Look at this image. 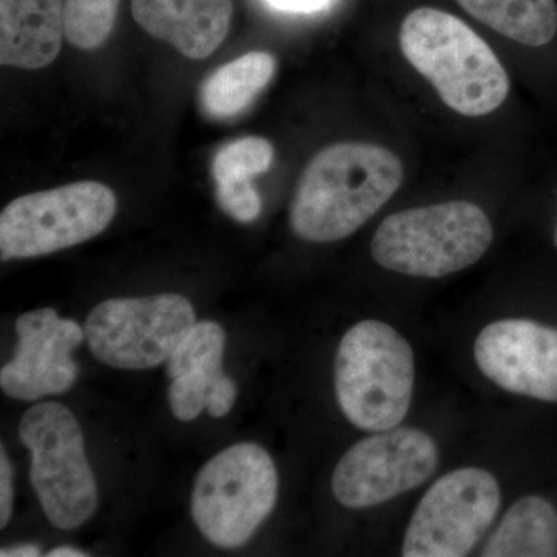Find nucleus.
Masks as SVG:
<instances>
[{
  "instance_id": "nucleus-1",
  "label": "nucleus",
  "mask_w": 557,
  "mask_h": 557,
  "mask_svg": "<svg viewBox=\"0 0 557 557\" xmlns=\"http://www.w3.org/2000/svg\"><path fill=\"white\" fill-rule=\"evenodd\" d=\"M401 182V161L383 146H327L302 172L289 225L300 239L314 244L346 239L394 197Z\"/></svg>"
},
{
  "instance_id": "nucleus-2",
  "label": "nucleus",
  "mask_w": 557,
  "mask_h": 557,
  "mask_svg": "<svg viewBox=\"0 0 557 557\" xmlns=\"http://www.w3.org/2000/svg\"><path fill=\"white\" fill-rule=\"evenodd\" d=\"M399 47L460 115H487L507 100V70L485 40L454 14L431 7L410 11L399 30Z\"/></svg>"
},
{
  "instance_id": "nucleus-3",
  "label": "nucleus",
  "mask_w": 557,
  "mask_h": 557,
  "mask_svg": "<svg viewBox=\"0 0 557 557\" xmlns=\"http://www.w3.org/2000/svg\"><path fill=\"white\" fill-rule=\"evenodd\" d=\"M416 383V358L401 335L369 319L354 325L338 347L335 388L344 416L361 431L383 432L408 416Z\"/></svg>"
},
{
  "instance_id": "nucleus-4",
  "label": "nucleus",
  "mask_w": 557,
  "mask_h": 557,
  "mask_svg": "<svg viewBox=\"0 0 557 557\" xmlns=\"http://www.w3.org/2000/svg\"><path fill=\"white\" fill-rule=\"evenodd\" d=\"M493 226L482 208L448 201L388 215L370 252L380 267L413 277L437 278L469 269L493 244Z\"/></svg>"
},
{
  "instance_id": "nucleus-5",
  "label": "nucleus",
  "mask_w": 557,
  "mask_h": 557,
  "mask_svg": "<svg viewBox=\"0 0 557 557\" xmlns=\"http://www.w3.org/2000/svg\"><path fill=\"white\" fill-rule=\"evenodd\" d=\"M277 490V471L270 454L256 443H237L200 469L190 512L212 545L239 548L273 511Z\"/></svg>"
},
{
  "instance_id": "nucleus-6",
  "label": "nucleus",
  "mask_w": 557,
  "mask_h": 557,
  "mask_svg": "<svg viewBox=\"0 0 557 557\" xmlns=\"http://www.w3.org/2000/svg\"><path fill=\"white\" fill-rule=\"evenodd\" d=\"M20 438L30 450V482L51 525L73 530L86 523L97 511L98 487L72 410L54 401L32 406Z\"/></svg>"
},
{
  "instance_id": "nucleus-7",
  "label": "nucleus",
  "mask_w": 557,
  "mask_h": 557,
  "mask_svg": "<svg viewBox=\"0 0 557 557\" xmlns=\"http://www.w3.org/2000/svg\"><path fill=\"white\" fill-rule=\"evenodd\" d=\"M116 214V197L98 182L27 194L0 214V258L30 259L100 236Z\"/></svg>"
},
{
  "instance_id": "nucleus-8",
  "label": "nucleus",
  "mask_w": 557,
  "mask_h": 557,
  "mask_svg": "<svg viewBox=\"0 0 557 557\" xmlns=\"http://www.w3.org/2000/svg\"><path fill=\"white\" fill-rule=\"evenodd\" d=\"M197 324L185 296L109 299L90 311L84 325L94 357L113 369L145 370L168 362Z\"/></svg>"
},
{
  "instance_id": "nucleus-9",
  "label": "nucleus",
  "mask_w": 557,
  "mask_h": 557,
  "mask_svg": "<svg viewBox=\"0 0 557 557\" xmlns=\"http://www.w3.org/2000/svg\"><path fill=\"white\" fill-rule=\"evenodd\" d=\"M500 502V486L485 469L461 468L443 475L418 504L403 556H468L496 519Z\"/></svg>"
},
{
  "instance_id": "nucleus-10",
  "label": "nucleus",
  "mask_w": 557,
  "mask_h": 557,
  "mask_svg": "<svg viewBox=\"0 0 557 557\" xmlns=\"http://www.w3.org/2000/svg\"><path fill=\"white\" fill-rule=\"evenodd\" d=\"M438 467V448L420 429L394 428L358 442L336 465L332 490L343 507L364 509L409 493Z\"/></svg>"
},
{
  "instance_id": "nucleus-11",
  "label": "nucleus",
  "mask_w": 557,
  "mask_h": 557,
  "mask_svg": "<svg viewBox=\"0 0 557 557\" xmlns=\"http://www.w3.org/2000/svg\"><path fill=\"white\" fill-rule=\"evenodd\" d=\"M16 333L14 357L0 370L3 394L38 401L70 391L78 379L72 354L86 339L84 329L53 309H40L17 318Z\"/></svg>"
},
{
  "instance_id": "nucleus-12",
  "label": "nucleus",
  "mask_w": 557,
  "mask_h": 557,
  "mask_svg": "<svg viewBox=\"0 0 557 557\" xmlns=\"http://www.w3.org/2000/svg\"><path fill=\"white\" fill-rule=\"evenodd\" d=\"M480 372L511 394L557 403V329L528 319H502L480 332Z\"/></svg>"
},
{
  "instance_id": "nucleus-13",
  "label": "nucleus",
  "mask_w": 557,
  "mask_h": 557,
  "mask_svg": "<svg viewBox=\"0 0 557 557\" xmlns=\"http://www.w3.org/2000/svg\"><path fill=\"white\" fill-rule=\"evenodd\" d=\"M132 14L153 38L190 60H205L228 36L231 0H132Z\"/></svg>"
},
{
  "instance_id": "nucleus-14",
  "label": "nucleus",
  "mask_w": 557,
  "mask_h": 557,
  "mask_svg": "<svg viewBox=\"0 0 557 557\" xmlns=\"http://www.w3.org/2000/svg\"><path fill=\"white\" fill-rule=\"evenodd\" d=\"M226 335L214 321L197 322L168 359L172 380L168 398L172 413L180 421H193L207 409V398L223 373Z\"/></svg>"
},
{
  "instance_id": "nucleus-15",
  "label": "nucleus",
  "mask_w": 557,
  "mask_h": 557,
  "mask_svg": "<svg viewBox=\"0 0 557 557\" xmlns=\"http://www.w3.org/2000/svg\"><path fill=\"white\" fill-rule=\"evenodd\" d=\"M64 38V0H0L2 65L47 67L60 54Z\"/></svg>"
},
{
  "instance_id": "nucleus-16",
  "label": "nucleus",
  "mask_w": 557,
  "mask_h": 557,
  "mask_svg": "<svg viewBox=\"0 0 557 557\" xmlns=\"http://www.w3.org/2000/svg\"><path fill=\"white\" fill-rule=\"evenodd\" d=\"M482 556L556 557V508L544 497L520 498L486 542Z\"/></svg>"
},
{
  "instance_id": "nucleus-17",
  "label": "nucleus",
  "mask_w": 557,
  "mask_h": 557,
  "mask_svg": "<svg viewBox=\"0 0 557 557\" xmlns=\"http://www.w3.org/2000/svg\"><path fill=\"white\" fill-rule=\"evenodd\" d=\"M274 70L276 60L265 51H251L215 70L201 87L205 112L218 120L237 115L269 86Z\"/></svg>"
},
{
  "instance_id": "nucleus-18",
  "label": "nucleus",
  "mask_w": 557,
  "mask_h": 557,
  "mask_svg": "<svg viewBox=\"0 0 557 557\" xmlns=\"http://www.w3.org/2000/svg\"><path fill=\"white\" fill-rule=\"evenodd\" d=\"M461 9L505 38L541 47L555 38V0H457Z\"/></svg>"
},
{
  "instance_id": "nucleus-19",
  "label": "nucleus",
  "mask_w": 557,
  "mask_h": 557,
  "mask_svg": "<svg viewBox=\"0 0 557 557\" xmlns=\"http://www.w3.org/2000/svg\"><path fill=\"white\" fill-rule=\"evenodd\" d=\"M121 0H64L65 39L81 50H95L115 27Z\"/></svg>"
},
{
  "instance_id": "nucleus-20",
  "label": "nucleus",
  "mask_w": 557,
  "mask_h": 557,
  "mask_svg": "<svg viewBox=\"0 0 557 557\" xmlns=\"http://www.w3.org/2000/svg\"><path fill=\"white\" fill-rule=\"evenodd\" d=\"M274 150L269 139L245 137L230 143L215 153L212 175L218 183L252 180L270 170Z\"/></svg>"
},
{
  "instance_id": "nucleus-21",
  "label": "nucleus",
  "mask_w": 557,
  "mask_h": 557,
  "mask_svg": "<svg viewBox=\"0 0 557 557\" xmlns=\"http://www.w3.org/2000/svg\"><path fill=\"white\" fill-rule=\"evenodd\" d=\"M215 197H218L219 207L237 222H255L262 209V201L251 180L218 183Z\"/></svg>"
},
{
  "instance_id": "nucleus-22",
  "label": "nucleus",
  "mask_w": 557,
  "mask_h": 557,
  "mask_svg": "<svg viewBox=\"0 0 557 557\" xmlns=\"http://www.w3.org/2000/svg\"><path fill=\"white\" fill-rule=\"evenodd\" d=\"M14 486L13 468L5 448H0V528L9 525L11 516H13Z\"/></svg>"
},
{
  "instance_id": "nucleus-23",
  "label": "nucleus",
  "mask_w": 557,
  "mask_h": 557,
  "mask_svg": "<svg viewBox=\"0 0 557 557\" xmlns=\"http://www.w3.org/2000/svg\"><path fill=\"white\" fill-rule=\"evenodd\" d=\"M237 398L236 383L225 376L218 386L209 392L207 398V410L209 416L214 418H222L228 416L231 409L234 408V403Z\"/></svg>"
},
{
  "instance_id": "nucleus-24",
  "label": "nucleus",
  "mask_w": 557,
  "mask_h": 557,
  "mask_svg": "<svg viewBox=\"0 0 557 557\" xmlns=\"http://www.w3.org/2000/svg\"><path fill=\"white\" fill-rule=\"evenodd\" d=\"M271 9L288 14H314L329 10L333 0H265Z\"/></svg>"
},
{
  "instance_id": "nucleus-25",
  "label": "nucleus",
  "mask_w": 557,
  "mask_h": 557,
  "mask_svg": "<svg viewBox=\"0 0 557 557\" xmlns=\"http://www.w3.org/2000/svg\"><path fill=\"white\" fill-rule=\"evenodd\" d=\"M39 555L40 549L32 544L14 545V547L0 549V556L2 557H36Z\"/></svg>"
},
{
  "instance_id": "nucleus-26",
  "label": "nucleus",
  "mask_w": 557,
  "mask_h": 557,
  "mask_svg": "<svg viewBox=\"0 0 557 557\" xmlns=\"http://www.w3.org/2000/svg\"><path fill=\"white\" fill-rule=\"evenodd\" d=\"M49 557H86L87 553L81 552L78 548L73 547H58L47 553Z\"/></svg>"
},
{
  "instance_id": "nucleus-27",
  "label": "nucleus",
  "mask_w": 557,
  "mask_h": 557,
  "mask_svg": "<svg viewBox=\"0 0 557 557\" xmlns=\"http://www.w3.org/2000/svg\"><path fill=\"white\" fill-rule=\"evenodd\" d=\"M555 242H556V247H557V228H556V233H555Z\"/></svg>"
}]
</instances>
